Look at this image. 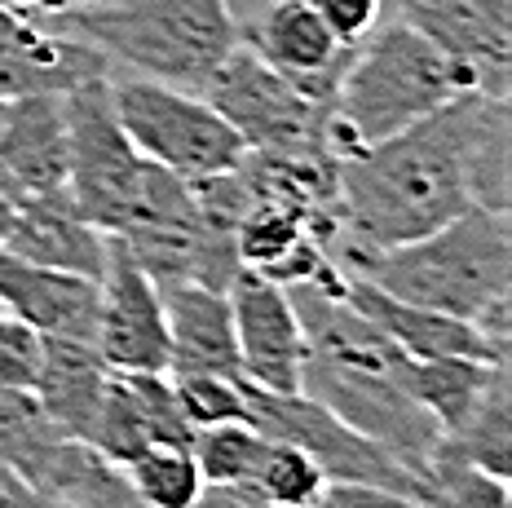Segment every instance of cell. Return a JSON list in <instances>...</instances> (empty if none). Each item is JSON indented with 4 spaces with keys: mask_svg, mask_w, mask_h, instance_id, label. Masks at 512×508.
<instances>
[{
    "mask_svg": "<svg viewBox=\"0 0 512 508\" xmlns=\"http://www.w3.org/2000/svg\"><path fill=\"white\" fill-rule=\"evenodd\" d=\"M468 208L508 213V102L464 93L415 129L336 160V239L327 257L424 239Z\"/></svg>",
    "mask_w": 512,
    "mask_h": 508,
    "instance_id": "cell-1",
    "label": "cell"
},
{
    "mask_svg": "<svg viewBox=\"0 0 512 508\" xmlns=\"http://www.w3.org/2000/svg\"><path fill=\"white\" fill-rule=\"evenodd\" d=\"M464 93H477L473 80L407 18H393L354 49L332 107H327L323 142L336 160L367 151V146L415 129Z\"/></svg>",
    "mask_w": 512,
    "mask_h": 508,
    "instance_id": "cell-2",
    "label": "cell"
},
{
    "mask_svg": "<svg viewBox=\"0 0 512 508\" xmlns=\"http://www.w3.org/2000/svg\"><path fill=\"white\" fill-rule=\"evenodd\" d=\"M340 274L367 279L393 301L420 305L446 319L477 323L495 305H508L512 283V230L508 213L468 208L442 230L384 252H354L336 261Z\"/></svg>",
    "mask_w": 512,
    "mask_h": 508,
    "instance_id": "cell-3",
    "label": "cell"
},
{
    "mask_svg": "<svg viewBox=\"0 0 512 508\" xmlns=\"http://www.w3.org/2000/svg\"><path fill=\"white\" fill-rule=\"evenodd\" d=\"M93 45L124 76L204 93L212 71L239 45L230 0H124L102 9H71L45 23Z\"/></svg>",
    "mask_w": 512,
    "mask_h": 508,
    "instance_id": "cell-4",
    "label": "cell"
},
{
    "mask_svg": "<svg viewBox=\"0 0 512 508\" xmlns=\"http://www.w3.org/2000/svg\"><path fill=\"white\" fill-rule=\"evenodd\" d=\"M111 107L137 155L186 182L234 173L243 160L239 133L199 93L111 71Z\"/></svg>",
    "mask_w": 512,
    "mask_h": 508,
    "instance_id": "cell-5",
    "label": "cell"
},
{
    "mask_svg": "<svg viewBox=\"0 0 512 508\" xmlns=\"http://www.w3.org/2000/svg\"><path fill=\"white\" fill-rule=\"evenodd\" d=\"M67 111V195L102 235H120L133 221L151 160L137 155L111 107V76L62 93Z\"/></svg>",
    "mask_w": 512,
    "mask_h": 508,
    "instance_id": "cell-6",
    "label": "cell"
},
{
    "mask_svg": "<svg viewBox=\"0 0 512 508\" xmlns=\"http://www.w3.org/2000/svg\"><path fill=\"white\" fill-rule=\"evenodd\" d=\"M248 425H256L265 438L301 447L332 486H376V491L407 495V500H420L424 491L420 469L384 451L380 442L362 438L358 429H349L345 420H336L305 394H261L248 385Z\"/></svg>",
    "mask_w": 512,
    "mask_h": 508,
    "instance_id": "cell-7",
    "label": "cell"
},
{
    "mask_svg": "<svg viewBox=\"0 0 512 508\" xmlns=\"http://www.w3.org/2000/svg\"><path fill=\"white\" fill-rule=\"evenodd\" d=\"M199 98L239 133L243 151H283V146L323 142L327 107H318L301 89H292V84H287L270 62L256 58L243 40L208 76Z\"/></svg>",
    "mask_w": 512,
    "mask_h": 508,
    "instance_id": "cell-8",
    "label": "cell"
},
{
    "mask_svg": "<svg viewBox=\"0 0 512 508\" xmlns=\"http://www.w3.org/2000/svg\"><path fill=\"white\" fill-rule=\"evenodd\" d=\"M398 18L429 36L477 93L504 98L512 89V0H398Z\"/></svg>",
    "mask_w": 512,
    "mask_h": 508,
    "instance_id": "cell-9",
    "label": "cell"
},
{
    "mask_svg": "<svg viewBox=\"0 0 512 508\" xmlns=\"http://www.w3.org/2000/svg\"><path fill=\"white\" fill-rule=\"evenodd\" d=\"M98 332L93 349L111 372H168V323L164 296L142 274L128 248L111 235L106 270L98 279Z\"/></svg>",
    "mask_w": 512,
    "mask_h": 508,
    "instance_id": "cell-10",
    "label": "cell"
},
{
    "mask_svg": "<svg viewBox=\"0 0 512 508\" xmlns=\"http://www.w3.org/2000/svg\"><path fill=\"white\" fill-rule=\"evenodd\" d=\"M234 341H239V376L261 394H301L305 332L287 288L243 270L230 283Z\"/></svg>",
    "mask_w": 512,
    "mask_h": 508,
    "instance_id": "cell-11",
    "label": "cell"
},
{
    "mask_svg": "<svg viewBox=\"0 0 512 508\" xmlns=\"http://www.w3.org/2000/svg\"><path fill=\"white\" fill-rule=\"evenodd\" d=\"M239 40L318 107H332L340 76L354 58V49L340 45L305 0H270L256 18L239 23Z\"/></svg>",
    "mask_w": 512,
    "mask_h": 508,
    "instance_id": "cell-12",
    "label": "cell"
},
{
    "mask_svg": "<svg viewBox=\"0 0 512 508\" xmlns=\"http://www.w3.org/2000/svg\"><path fill=\"white\" fill-rule=\"evenodd\" d=\"M195 429L181 416V402L168 372H111L84 447L106 464L124 469L151 447H190Z\"/></svg>",
    "mask_w": 512,
    "mask_h": 508,
    "instance_id": "cell-13",
    "label": "cell"
},
{
    "mask_svg": "<svg viewBox=\"0 0 512 508\" xmlns=\"http://www.w3.org/2000/svg\"><path fill=\"white\" fill-rule=\"evenodd\" d=\"M67 195V111L62 93L0 102V199Z\"/></svg>",
    "mask_w": 512,
    "mask_h": 508,
    "instance_id": "cell-14",
    "label": "cell"
},
{
    "mask_svg": "<svg viewBox=\"0 0 512 508\" xmlns=\"http://www.w3.org/2000/svg\"><path fill=\"white\" fill-rule=\"evenodd\" d=\"M111 71L115 67L93 45L0 9V102L71 93L76 84L106 80Z\"/></svg>",
    "mask_w": 512,
    "mask_h": 508,
    "instance_id": "cell-15",
    "label": "cell"
},
{
    "mask_svg": "<svg viewBox=\"0 0 512 508\" xmlns=\"http://www.w3.org/2000/svg\"><path fill=\"white\" fill-rule=\"evenodd\" d=\"M98 279L62 274L49 266H31L0 248V310L31 327L36 336L58 341H89L98 332Z\"/></svg>",
    "mask_w": 512,
    "mask_h": 508,
    "instance_id": "cell-16",
    "label": "cell"
},
{
    "mask_svg": "<svg viewBox=\"0 0 512 508\" xmlns=\"http://www.w3.org/2000/svg\"><path fill=\"white\" fill-rule=\"evenodd\" d=\"M0 248L31 261V266L80 274V279H102L111 235H102L93 221H84L76 204H71V195H49V199L9 204V230Z\"/></svg>",
    "mask_w": 512,
    "mask_h": 508,
    "instance_id": "cell-17",
    "label": "cell"
},
{
    "mask_svg": "<svg viewBox=\"0 0 512 508\" xmlns=\"http://www.w3.org/2000/svg\"><path fill=\"white\" fill-rule=\"evenodd\" d=\"M340 296L367 323H376L411 363H424V358H486V363H508L504 354H495L486 345V336L473 323L446 319V314L420 310V305H407V301H393L389 292L371 288L367 279L340 274Z\"/></svg>",
    "mask_w": 512,
    "mask_h": 508,
    "instance_id": "cell-18",
    "label": "cell"
},
{
    "mask_svg": "<svg viewBox=\"0 0 512 508\" xmlns=\"http://www.w3.org/2000/svg\"><path fill=\"white\" fill-rule=\"evenodd\" d=\"M159 296H164L168 323V372L239 376L230 296L204 283H173V288H159Z\"/></svg>",
    "mask_w": 512,
    "mask_h": 508,
    "instance_id": "cell-19",
    "label": "cell"
},
{
    "mask_svg": "<svg viewBox=\"0 0 512 508\" xmlns=\"http://www.w3.org/2000/svg\"><path fill=\"white\" fill-rule=\"evenodd\" d=\"M106 385H111V367L102 363V354L89 341H58V336H45L31 398L45 411V420L53 425L58 438H67V442L89 438Z\"/></svg>",
    "mask_w": 512,
    "mask_h": 508,
    "instance_id": "cell-20",
    "label": "cell"
},
{
    "mask_svg": "<svg viewBox=\"0 0 512 508\" xmlns=\"http://www.w3.org/2000/svg\"><path fill=\"white\" fill-rule=\"evenodd\" d=\"M499 372H508V363H486V358H424V363H411L407 385L415 402L433 416L437 433L446 438V433H455L482 407V398L490 394Z\"/></svg>",
    "mask_w": 512,
    "mask_h": 508,
    "instance_id": "cell-21",
    "label": "cell"
},
{
    "mask_svg": "<svg viewBox=\"0 0 512 508\" xmlns=\"http://www.w3.org/2000/svg\"><path fill=\"white\" fill-rule=\"evenodd\" d=\"M508 451H512V402H508V372H499L490 394L482 398V407L455 433L437 438L433 455L473 464V469L490 473V478H508Z\"/></svg>",
    "mask_w": 512,
    "mask_h": 508,
    "instance_id": "cell-22",
    "label": "cell"
},
{
    "mask_svg": "<svg viewBox=\"0 0 512 508\" xmlns=\"http://www.w3.org/2000/svg\"><path fill=\"white\" fill-rule=\"evenodd\" d=\"M120 473L142 508H195L204 495V473L190 447H151L128 460Z\"/></svg>",
    "mask_w": 512,
    "mask_h": 508,
    "instance_id": "cell-23",
    "label": "cell"
},
{
    "mask_svg": "<svg viewBox=\"0 0 512 508\" xmlns=\"http://www.w3.org/2000/svg\"><path fill=\"white\" fill-rule=\"evenodd\" d=\"M248 486L270 508H309L332 482L323 478V469H318L301 447L279 442V438H265L261 460H256Z\"/></svg>",
    "mask_w": 512,
    "mask_h": 508,
    "instance_id": "cell-24",
    "label": "cell"
},
{
    "mask_svg": "<svg viewBox=\"0 0 512 508\" xmlns=\"http://www.w3.org/2000/svg\"><path fill=\"white\" fill-rule=\"evenodd\" d=\"M265 433L248 425V420H230V425H212L195 429L190 438V455H195L204 486H239L252 482V469L261 460Z\"/></svg>",
    "mask_w": 512,
    "mask_h": 508,
    "instance_id": "cell-25",
    "label": "cell"
},
{
    "mask_svg": "<svg viewBox=\"0 0 512 508\" xmlns=\"http://www.w3.org/2000/svg\"><path fill=\"white\" fill-rule=\"evenodd\" d=\"M415 508H508V478H490L473 464L433 455Z\"/></svg>",
    "mask_w": 512,
    "mask_h": 508,
    "instance_id": "cell-26",
    "label": "cell"
},
{
    "mask_svg": "<svg viewBox=\"0 0 512 508\" xmlns=\"http://www.w3.org/2000/svg\"><path fill=\"white\" fill-rule=\"evenodd\" d=\"M181 402V416L190 429L230 425V420H248V385L239 376L217 372H168Z\"/></svg>",
    "mask_w": 512,
    "mask_h": 508,
    "instance_id": "cell-27",
    "label": "cell"
},
{
    "mask_svg": "<svg viewBox=\"0 0 512 508\" xmlns=\"http://www.w3.org/2000/svg\"><path fill=\"white\" fill-rule=\"evenodd\" d=\"M40 345H45V336H36L31 327L0 310V389H27L31 394L40 372Z\"/></svg>",
    "mask_w": 512,
    "mask_h": 508,
    "instance_id": "cell-28",
    "label": "cell"
},
{
    "mask_svg": "<svg viewBox=\"0 0 512 508\" xmlns=\"http://www.w3.org/2000/svg\"><path fill=\"white\" fill-rule=\"evenodd\" d=\"M345 49H358L384 23V0H305Z\"/></svg>",
    "mask_w": 512,
    "mask_h": 508,
    "instance_id": "cell-29",
    "label": "cell"
},
{
    "mask_svg": "<svg viewBox=\"0 0 512 508\" xmlns=\"http://www.w3.org/2000/svg\"><path fill=\"white\" fill-rule=\"evenodd\" d=\"M309 508H415V500L393 491H376V486H327Z\"/></svg>",
    "mask_w": 512,
    "mask_h": 508,
    "instance_id": "cell-30",
    "label": "cell"
},
{
    "mask_svg": "<svg viewBox=\"0 0 512 508\" xmlns=\"http://www.w3.org/2000/svg\"><path fill=\"white\" fill-rule=\"evenodd\" d=\"M195 508H270V504H265L248 482H239V486H204Z\"/></svg>",
    "mask_w": 512,
    "mask_h": 508,
    "instance_id": "cell-31",
    "label": "cell"
},
{
    "mask_svg": "<svg viewBox=\"0 0 512 508\" xmlns=\"http://www.w3.org/2000/svg\"><path fill=\"white\" fill-rule=\"evenodd\" d=\"M0 9L18 14V18H31V23H53V18L80 9V0H0Z\"/></svg>",
    "mask_w": 512,
    "mask_h": 508,
    "instance_id": "cell-32",
    "label": "cell"
},
{
    "mask_svg": "<svg viewBox=\"0 0 512 508\" xmlns=\"http://www.w3.org/2000/svg\"><path fill=\"white\" fill-rule=\"evenodd\" d=\"M5 230H9V199H0V243H5Z\"/></svg>",
    "mask_w": 512,
    "mask_h": 508,
    "instance_id": "cell-33",
    "label": "cell"
}]
</instances>
